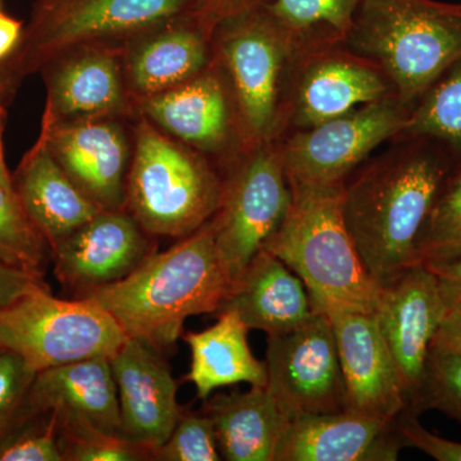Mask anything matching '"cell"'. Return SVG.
<instances>
[{
    "instance_id": "obj_36",
    "label": "cell",
    "mask_w": 461,
    "mask_h": 461,
    "mask_svg": "<svg viewBox=\"0 0 461 461\" xmlns=\"http://www.w3.org/2000/svg\"><path fill=\"white\" fill-rule=\"evenodd\" d=\"M396 432L402 447L420 448L438 461H461L460 442L448 441L430 433L418 420V415L403 411L396 418Z\"/></svg>"
},
{
    "instance_id": "obj_41",
    "label": "cell",
    "mask_w": 461,
    "mask_h": 461,
    "mask_svg": "<svg viewBox=\"0 0 461 461\" xmlns=\"http://www.w3.org/2000/svg\"><path fill=\"white\" fill-rule=\"evenodd\" d=\"M433 271V269H432ZM446 308L461 299V256L455 262L436 269Z\"/></svg>"
},
{
    "instance_id": "obj_29",
    "label": "cell",
    "mask_w": 461,
    "mask_h": 461,
    "mask_svg": "<svg viewBox=\"0 0 461 461\" xmlns=\"http://www.w3.org/2000/svg\"><path fill=\"white\" fill-rule=\"evenodd\" d=\"M461 256V166L439 187L417 241L418 263L442 268Z\"/></svg>"
},
{
    "instance_id": "obj_13",
    "label": "cell",
    "mask_w": 461,
    "mask_h": 461,
    "mask_svg": "<svg viewBox=\"0 0 461 461\" xmlns=\"http://www.w3.org/2000/svg\"><path fill=\"white\" fill-rule=\"evenodd\" d=\"M131 121L99 118L54 123L41 120V131L51 154L100 211H126L132 123L130 131L126 126Z\"/></svg>"
},
{
    "instance_id": "obj_3",
    "label": "cell",
    "mask_w": 461,
    "mask_h": 461,
    "mask_svg": "<svg viewBox=\"0 0 461 461\" xmlns=\"http://www.w3.org/2000/svg\"><path fill=\"white\" fill-rule=\"evenodd\" d=\"M290 182L293 202L263 249L303 281L315 312L375 313L384 287L364 266L342 212L344 184Z\"/></svg>"
},
{
    "instance_id": "obj_4",
    "label": "cell",
    "mask_w": 461,
    "mask_h": 461,
    "mask_svg": "<svg viewBox=\"0 0 461 461\" xmlns=\"http://www.w3.org/2000/svg\"><path fill=\"white\" fill-rule=\"evenodd\" d=\"M342 45L377 65L412 108L461 59V3L362 0Z\"/></svg>"
},
{
    "instance_id": "obj_21",
    "label": "cell",
    "mask_w": 461,
    "mask_h": 461,
    "mask_svg": "<svg viewBox=\"0 0 461 461\" xmlns=\"http://www.w3.org/2000/svg\"><path fill=\"white\" fill-rule=\"evenodd\" d=\"M396 420L351 411L291 420L276 461H393L402 447Z\"/></svg>"
},
{
    "instance_id": "obj_16",
    "label": "cell",
    "mask_w": 461,
    "mask_h": 461,
    "mask_svg": "<svg viewBox=\"0 0 461 461\" xmlns=\"http://www.w3.org/2000/svg\"><path fill=\"white\" fill-rule=\"evenodd\" d=\"M156 238L127 211H100L51 248L57 280L72 296L123 280L156 253Z\"/></svg>"
},
{
    "instance_id": "obj_17",
    "label": "cell",
    "mask_w": 461,
    "mask_h": 461,
    "mask_svg": "<svg viewBox=\"0 0 461 461\" xmlns=\"http://www.w3.org/2000/svg\"><path fill=\"white\" fill-rule=\"evenodd\" d=\"M41 74L47 89L42 118L50 122L138 117L118 48L67 51L42 67Z\"/></svg>"
},
{
    "instance_id": "obj_12",
    "label": "cell",
    "mask_w": 461,
    "mask_h": 461,
    "mask_svg": "<svg viewBox=\"0 0 461 461\" xmlns=\"http://www.w3.org/2000/svg\"><path fill=\"white\" fill-rule=\"evenodd\" d=\"M138 115L224 168L242 150L235 104L222 69L205 71L165 93L138 100Z\"/></svg>"
},
{
    "instance_id": "obj_32",
    "label": "cell",
    "mask_w": 461,
    "mask_h": 461,
    "mask_svg": "<svg viewBox=\"0 0 461 461\" xmlns=\"http://www.w3.org/2000/svg\"><path fill=\"white\" fill-rule=\"evenodd\" d=\"M437 409L461 423V355L429 351L420 393L406 411Z\"/></svg>"
},
{
    "instance_id": "obj_31",
    "label": "cell",
    "mask_w": 461,
    "mask_h": 461,
    "mask_svg": "<svg viewBox=\"0 0 461 461\" xmlns=\"http://www.w3.org/2000/svg\"><path fill=\"white\" fill-rule=\"evenodd\" d=\"M0 262L44 277L50 244L33 226L14 189L0 186Z\"/></svg>"
},
{
    "instance_id": "obj_20",
    "label": "cell",
    "mask_w": 461,
    "mask_h": 461,
    "mask_svg": "<svg viewBox=\"0 0 461 461\" xmlns=\"http://www.w3.org/2000/svg\"><path fill=\"white\" fill-rule=\"evenodd\" d=\"M133 103L165 93L213 63V32L195 14L171 21L121 50Z\"/></svg>"
},
{
    "instance_id": "obj_23",
    "label": "cell",
    "mask_w": 461,
    "mask_h": 461,
    "mask_svg": "<svg viewBox=\"0 0 461 461\" xmlns=\"http://www.w3.org/2000/svg\"><path fill=\"white\" fill-rule=\"evenodd\" d=\"M221 312L238 314L248 330L275 336L296 329L315 311L303 281L262 249L232 281Z\"/></svg>"
},
{
    "instance_id": "obj_18",
    "label": "cell",
    "mask_w": 461,
    "mask_h": 461,
    "mask_svg": "<svg viewBox=\"0 0 461 461\" xmlns=\"http://www.w3.org/2000/svg\"><path fill=\"white\" fill-rule=\"evenodd\" d=\"M120 405L118 436L151 454L171 435L182 409L177 382L162 351L129 338L109 357Z\"/></svg>"
},
{
    "instance_id": "obj_9",
    "label": "cell",
    "mask_w": 461,
    "mask_h": 461,
    "mask_svg": "<svg viewBox=\"0 0 461 461\" xmlns=\"http://www.w3.org/2000/svg\"><path fill=\"white\" fill-rule=\"evenodd\" d=\"M221 173L222 199L211 221L215 247L233 281L281 226L293 190L280 140L249 149Z\"/></svg>"
},
{
    "instance_id": "obj_33",
    "label": "cell",
    "mask_w": 461,
    "mask_h": 461,
    "mask_svg": "<svg viewBox=\"0 0 461 461\" xmlns=\"http://www.w3.org/2000/svg\"><path fill=\"white\" fill-rule=\"evenodd\" d=\"M0 461H63L51 411H27L0 438Z\"/></svg>"
},
{
    "instance_id": "obj_22",
    "label": "cell",
    "mask_w": 461,
    "mask_h": 461,
    "mask_svg": "<svg viewBox=\"0 0 461 461\" xmlns=\"http://www.w3.org/2000/svg\"><path fill=\"white\" fill-rule=\"evenodd\" d=\"M12 187L50 250L100 212L63 171L41 131L12 175Z\"/></svg>"
},
{
    "instance_id": "obj_27",
    "label": "cell",
    "mask_w": 461,
    "mask_h": 461,
    "mask_svg": "<svg viewBox=\"0 0 461 461\" xmlns=\"http://www.w3.org/2000/svg\"><path fill=\"white\" fill-rule=\"evenodd\" d=\"M362 0H272L267 8L303 57L344 44Z\"/></svg>"
},
{
    "instance_id": "obj_14",
    "label": "cell",
    "mask_w": 461,
    "mask_h": 461,
    "mask_svg": "<svg viewBox=\"0 0 461 461\" xmlns=\"http://www.w3.org/2000/svg\"><path fill=\"white\" fill-rule=\"evenodd\" d=\"M446 311L438 277L423 263L412 264L382 290L375 320L408 406L420 393L430 345Z\"/></svg>"
},
{
    "instance_id": "obj_28",
    "label": "cell",
    "mask_w": 461,
    "mask_h": 461,
    "mask_svg": "<svg viewBox=\"0 0 461 461\" xmlns=\"http://www.w3.org/2000/svg\"><path fill=\"white\" fill-rule=\"evenodd\" d=\"M400 138L424 139L461 156V59L412 105Z\"/></svg>"
},
{
    "instance_id": "obj_35",
    "label": "cell",
    "mask_w": 461,
    "mask_h": 461,
    "mask_svg": "<svg viewBox=\"0 0 461 461\" xmlns=\"http://www.w3.org/2000/svg\"><path fill=\"white\" fill-rule=\"evenodd\" d=\"M35 375L23 357L11 350H0V438L25 414Z\"/></svg>"
},
{
    "instance_id": "obj_37",
    "label": "cell",
    "mask_w": 461,
    "mask_h": 461,
    "mask_svg": "<svg viewBox=\"0 0 461 461\" xmlns=\"http://www.w3.org/2000/svg\"><path fill=\"white\" fill-rule=\"evenodd\" d=\"M50 287L42 276L33 275L0 262V311L33 291Z\"/></svg>"
},
{
    "instance_id": "obj_19",
    "label": "cell",
    "mask_w": 461,
    "mask_h": 461,
    "mask_svg": "<svg viewBox=\"0 0 461 461\" xmlns=\"http://www.w3.org/2000/svg\"><path fill=\"white\" fill-rule=\"evenodd\" d=\"M327 315L338 344L346 411L396 420L408 403L375 313L342 311Z\"/></svg>"
},
{
    "instance_id": "obj_44",
    "label": "cell",
    "mask_w": 461,
    "mask_h": 461,
    "mask_svg": "<svg viewBox=\"0 0 461 461\" xmlns=\"http://www.w3.org/2000/svg\"><path fill=\"white\" fill-rule=\"evenodd\" d=\"M0 3H2V0H0ZM0 11H2V9H0Z\"/></svg>"
},
{
    "instance_id": "obj_39",
    "label": "cell",
    "mask_w": 461,
    "mask_h": 461,
    "mask_svg": "<svg viewBox=\"0 0 461 461\" xmlns=\"http://www.w3.org/2000/svg\"><path fill=\"white\" fill-rule=\"evenodd\" d=\"M430 350L461 355V299L448 306Z\"/></svg>"
},
{
    "instance_id": "obj_1",
    "label": "cell",
    "mask_w": 461,
    "mask_h": 461,
    "mask_svg": "<svg viewBox=\"0 0 461 461\" xmlns=\"http://www.w3.org/2000/svg\"><path fill=\"white\" fill-rule=\"evenodd\" d=\"M346 180L342 212L364 266L382 287L418 263L417 241L439 187L451 169L445 149L400 138Z\"/></svg>"
},
{
    "instance_id": "obj_24",
    "label": "cell",
    "mask_w": 461,
    "mask_h": 461,
    "mask_svg": "<svg viewBox=\"0 0 461 461\" xmlns=\"http://www.w3.org/2000/svg\"><path fill=\"white\" fill-rule=\"evenodd\" d=\"M202 411L213 421L221 457L227 461H276L291 421L266 386L208 397Z\"/></svg>"
},
{
    "instance_id": "obj_11",
    "label": "cell",
    "mask_w": 461,
    "mask_h": 461,
    "mask_svg": "<svg viewBox=\"0 0 461 461\" xmlns=\"http://www.w3.org/2000/svg\"><path fill=\"white\" fill-rule=\"evenodd\" d=\"M269 393L288 417L345 411V384L329 315L314 312L296 329L268 336Z\"/></svg>"
},
{
    "instance_id": "obj_30",
    "label": "cell",
    "mask_w": 461,
    "mask_h": 461,
    "mask_svg": "<svg viewBox=\"0 0 461 461\" xmlns=\"http://www.w3.org/2000/svg\"><path fill=\"white\" fill-rule=\"evenodd\" d=\"M63 461H151V450L104 432L80 415L53 411Z\"/></svg>"
},
{
    "instance_id": "obj_7",
    "label": "cell",
    "mask_w": 461,
    "mask_h": 461,
    "mask_svg": "<svg viewBox=\"0 0 461 461\" xmlns=\"http://www.w3.org/2000/svg\"><path fill=\"white\" fill-rule=\"evenodd\" d=\"M198 11V0H36L16 50L0 63L14 84L67 51L118 48Z\"/></svg>"
},
{
    "instance_id": "obj_43",
    "label": "cell",
    "mask_w": 461,
    "mask_h": 461,
    "mask_svg": "<svg viewBox=\"0 0 461 461\" xmlns=\"http://www.w3.org/2000/svg\"><path fill=\"white\" fill-rule=\"evenodd\" d=\"M0 350H5V348H3L2 346H0Z\"/></svg>"
},
{
    "instance_id": "obj_40",
    "label": "cell",
    "mask_w": 461,
    "mask_h": 461,
    "mask_svg": "<svg viewBox=\"0 0 461 461\" xmlns=\"http://www.w3.org/2000/svg\"><path fill=\"white\" fill-rule=\"evenodd\" d=\"M17 85L14 83L8 72L0 65V186L14 189L12 187V175L9 173L5 160L3 151V129H5V114H7V104L11 95H14Z\"/></svg>"
},
{
    "instance_id": "obj_8",
    "label": "cell",
    "mask_w": 461,
    "mask_h": 461,
    "mask_svg": "<svg viewBox=\"0 0 461 461\" xmlns=\"http://www.w3.org/2000/svg\"><path fill=\"white\" fill-rule=\"evenodd\" d=\"M129 339L117 321L85 297L59 299L50 287L0 311V346L36 373L65 364L111 357Z\"/></svg>"
},
{
    "instance_id": "obj_15",
    "label": "cell",
    "mask_w": 461,
    "mask_h": 461,
    "mask_svg": "<svg viewBox=\"0 0 461 461\" xmlns=\"http://www.w3.org/2000/svg\"><path fill=\"white\" fill-rule=\"evenodd\" d=\"M387 96H395L393 86L372 60L344 45L313 51L296 67L286 133L311 129Z\"/></svg>"
},
{
    "instance_id": "obj_42",
    "label": "cell",
    "mask_w": 461,
    "mask_h": 461,
    "mask_svg": "<svg viewBox=\"0 0 461 461\" xmlns=\"http://www.w3.org/2000/svg\"><path fill=\"white\" fill-rule=\"evenodd\" d=\"M23 27L25 25L23 21L0 11V63L5 62L16 50L23 38Z\"/></svg>"
},
{
    "instance_id": "obj_26",
    "label": "cell",
    "mask_w": 461,
    "mask_h": 461,
    "mask_svg": "<svg viewBox=\"0 0 461 461\" xmlns=\"http://www.w3.org/2000/svg\"><path fill=\"white\" fill-rule=\"evenodd\" d=\"M217 317L214 326L182 335L191 353L185 381L195 386L196 396L203 402L217 388L238 384H267L266 364L251 353L244 321L232 312H221Z\"/></svg>"
},
{
    "instance_id": "obj_25",
    "label": "cell",
    "mask_w": 461,
    "mask_h": 461,
    "mask_svg": "<svg viewBox=\"0 0 461 461\" xmlns=\"http://www.w3.org/2000/svg\"><path fill=\"white\" fill-rule=\"evenodd\" d=\"M27 411H66L118 435L120 405L109 357H93L36 373Z\"/></svg>"
},
{
    "instance_id": "obj_10",
    "label": "cell",
    "mask_w": 461,
    "mask_h": 461,
    "mask_svg": "<svg viewBox=\"0 0 461 461\" xmlns=\"http://www.w3.org/2000/svg\"><path fill=\"white\" fill-rule=\"evenodd\" d=\"M411 108L396 96L369 103L280 139L288 181L344 184L379 145L399 139Z\"/></svg>"
},
{
    "instance_id": "obj_6",
    "label": "cell",
    "mask_w": 461,
    "mask_h": 461,
    "mask_svg": "<svg viewBox=\"0 0 461 461\" xmlns=\"http://www.w3.org/2000/svg\"><path fill=\"white\" fill-rule=\"evenodd\" d=\"M220 168L147 118L132 121L126 211L153 238L182 239L204 226L222 199Z\"/></svg>"
},
{
    "instance_id": "obj_5",
    "label": "cell",
    "mask_w": 461,
    "mask_h": 461,
    "mask_svg": "<svg viewBox=\"0 0 461 461\" xmlns=\"http://www.w3.org/2000/svg\"><path fill=\"white\" fill-rule=\"evenodd\" d=\"M213 51L235 104L242 150L280 140L303 58L286 30L268 8L251 9L215 27Z\"/></svg>"
},
{
    "instance_id": "obj_34",
    "label": "cell",
    "mask_w": 461,
    "mask_h": 461,
    "mask_svg": "<svg viewBox=\"0 0 461 461\" xmlns=\"http://www.w3.org/2000/svg\"><path fill=\"white\" fill-rule=\"evenodd\" d=\"M222 459L218 448L213 421L200 411L182 409L171 435L153 451V461H218Z\"/></svg>"
},
{
    "instance_id": "obj_38",
    "label": "cell",
    "mask_w": 461,
    "mask_h": 461,
    "mask_svg": "<svg viewBox=\"0 0 461 461\" xmlns=\"http://www.w3.org/2000/svg\"><path fill=\"white\" fill-rule=\"evenodd\" d=\"M272 0H198L196 16L214 32L215 27L227 18L251 9L267 7Z\"/></svg>"
},
{
    "instance_id": "obj_2",
    "label": "cell",
    "mask_w": 461,
    "mask_h": 461,
    "mask_svg": "<svg viewBox=\"0 0 461 461\" xmlns=\"http://www.w3.org/2000/svg\"><path fill=\"white\" fill-rule=\"evenodd\" d=\"M230 285L208 221L167 250L151 254L123 280L74 297L93 300L129 338L165 353L182 338L187 318L220 312Z\"/></svg>"
}]
</instances>
